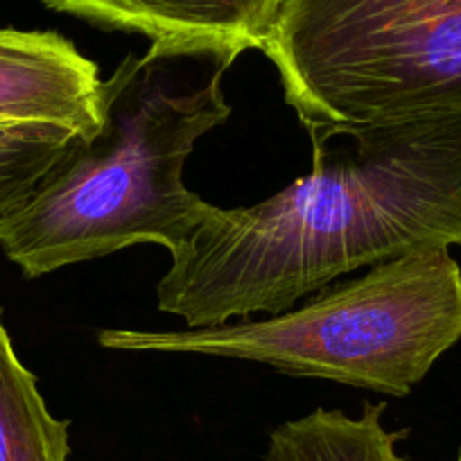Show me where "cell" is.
Here are the masks:
<instances>
[{
    "label": "cell",
    "mask_w": 461,
    "mask_h": 461,
    "mask_svg": "<svg viewBox=\"0 0 461 461\" xmlns=\"http://www.w3.org/2000/svg\"><path fill=\"white\" fill-rule=\"evenodd\" d=\"M312 172L265 202H206L158 310L188 328L281 314L344 274L461 245V109L312 131Z\"/></svg>",
    "instance_id": "6da1fadb"
},
{
    "label": "cell",
    "mask_w": 461,
    "mask_h": 461,
    "mask_svg": "<svg viewBox=\"0 0 461 461\" xmlns=\"http://www.w3.org/2000/svg\"><path fill=\"white\" fill-rule=\"evenodd\" d=\"M68 428L50 414L37 375L16 356L0 310V461H68Z\"/></svg>",
    "instance_id": "ba28073f"
},
{
    "label": "cell",
    "mask_w": 461,
    "mask_h": 461,
    "mask_svg": "<svg viewBox=\"0 0 461 461\" xmlns=\"http://www.w3.org/2000/svg\"><path fill=\"white\" fill-rule=\"evenodd\" d=\"M459 339L461 269L447 249L380 263L265 321L97 332L113 351L233 357L387 396H407Z\"/></svg>",
    "instance_id": "3957f363"
},
{
    "label": "cell",
    "mask_w": 461,
    "mask_h": 461,
    "mask_svg": "<svg viewBox=\"0 0 461 461\" xmlns=\"http://www.w3.org/2000/svg\"><path fill=\"white\" fill-rule=\"evenodd\" d=\"M240 55L149 46L102 82L100 125L77 136L0 224V249L39 278L134 245L175 251L202 215L184 185L194 143L230 118L221 91Z\"/></svg>",
    "instance_id": "7a4b0ae2"
},
{
    "label": "cell",
    "mask_w": 461,
    "mask_h": 461,
    "mask_svg": "<svg viewBox=\"0 0 461 461\" xmlns=\"http://www.w3.org/2000/svg\"><path fill=\"white\" fill-rule=\"evenodd\" d=\"M260 52L310 134L461 109V0H283Z\"/></svg>",
    "instance_id": "277c9868"
},
{
    "label": "cell",
    "mask_w": 461,
    "mask_h": 461,
    "mask_svg": "<svg viewBox=\"0 0 461 461\" xmlns=\"http://www.w3.org/2000/svg\"><path fill=\"white\" fill-rule=\"evenodd\" d=\"M48 10L104 30L143 34L154 46L260 50L283 0H41Z\"/></svg>",
    "instance_id": "8992f818"
},
{
    "label": "cell",
    "mask_w": 461,
    "mask_h": 461,
    "mask_svg": "<svg viewBox=\"0 0 461 461\" xmlns=\"http://www.w3.org/2000/svg\"><path fill=\"white\" fill-rule=\"evenodd\" d=\"M456 461H461V450H459V456H456Z\"/></svg>",
    "instance_id": "30bf717a"
},
{
    "label": "cell",
    "mask_w": 461,
    "mask_h": 461,
    "mask_svg": "<svg viewBox=\"0 0 461 461\" xmlns=\"http://www.w3.org/2000/svg\"><path fill=\"white\" fill-rule=\"evenodd\" d=\"M383 411L384 402H366L360 419L339 410H314L287 420L269 434L265 461H405L396 443L407 432L384 429Z\"/></svg>",
    "instance_id": "52a82bcc"
},
{
    "label": "cell",
    "mask_w": 461,
    "mask_h": 461,
    "mask_svg": "<svg viewBox=\"0 0 461 461\" xmlns=\"http://www.w3.org/2000/svg\"><path fill=\"white\" fill-rule=\"evenodd\" d=\"M97 64L57 32L0 28V125H100Z\"/></svg>",
    "instance_id": "5b68a950"
},
{
    "label": "cell",
    "mask_w": 461,
    "mask_h": 461,
    "mask_svg": "<svg viewBox=\"0 0 461 461\" xmlns=\"http://www.w3.org/2000/svg\"><path fill=\"white\" fill-rule=\"evenodd\" d=\"M82 134L57 125H0V224Z\"/></svg>",
    "instance_id": "9c48e42d"
}]
</instances>
